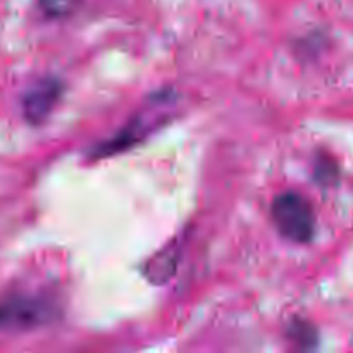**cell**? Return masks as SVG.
<instances>
[{
	"instance_id": "obj_1",
	"label": "cell",
	"mask_w": 353,
	"mask_h": 353,
	"mask_svg": "<svg viewBox=\"0 0 353 353\" xmlns=\"http://www.w3.org/2000/svg\"><path fill=\"white\" fill-rule=\"evenodd\" d=\"M271 216L281 236L292 243L309 245L316 236V212L302 193L285 192L276 196Z\"/></svg>"
},
{
	"instance_id": "obj_2",
	"label": "cell",
	"mask_w": 353,
	"mask_h": 353,
	"mask_svg": "<svg viewBox=\"0 0 353 353\" xmlns=\"http://www.w3.org/2000/svg\"><path fill=\"white\" fill-rule=\"evenodd\" d=\"M57 310L45 296L16 295L0 302V330H31L50 323Z\"/></svg>"
},
{
	"instance_id": "obj_3",
	"label": "cell",
	"mask_w": 353,
	"mask_h": 353,
	"mask_svg": "<svg viewBox=\"0 0 353 353\" xmlns=\"http://www.w3.org/2000/svg\"><path fill=\"white\" fill-rule=\"evenodd\" d=\"M62 85L59 79L43 78L38 79L26 92L23 100L24 117L31 124H41L52 114L54 107L61 99Z\"/></svg>"
},
{
	"instance_id": "obj_4",
	"label": "cell",
	"mask_w": 353,
	"mask_h": 353,
	"mask_svg": "<svg viewBox=\"0 0 353 353\" xmlns=\"http://www.w3.org/2000/svg\"><path fill=\"white\" fill-rule=\"evenodd\" d=\"M159 105H161V103H159ZM159 105H155V109H157ZM155 109H148L145 110V112L138 114V116L124 128L123 133L116 134V138H112L109 143H103L102 147L99 148V154L105 157V155L114 154V152H121L124 150V148L131 147V145H137L138 140L145 138L143 134L150 133L152 126H159V124H161V117L155 116Z\"/></svg>"
},
{
	"instance_id": "obj_5",
	"label": "cell",
	"mask_w": 353,
	"mask_h": 353,
	"mask_svg": "<svg viewBox=\"0 0 353 353\" xmlns=\"http://www.w3.org/2000/svg\"><path fill=\"white\" fill-rule=\"evenodd\" d=\"M286 341L290 353H317L321 334L316 324L303 317H295L286 326Z\"/></svg>"
},
{
	"instance_id": "obj_6",
	"label": "cell",
	"mask_w": 353,
	"mask_h": 353,
	"mask_svg": "<svg viewBox=\"0 0 353 353\" xmlns=\"http://www.w3.org/2000/svg\"><path fill=\"white\" fill-rule=\"evenodd\" d=\"M341 171L338 162L330 154H319L314 164V179L323 188H333L340 183Z\"/></svg>"
},
{
	"instance_id": "obj_7",
	"label": "cell",
	"mask_w": 353,
	"mask_h": 353,
	"mask_svg": "<svg viewBox=\"0 0 353 353\" xmlns=\"http://www.w3.org/2000/svg\"><path fill=\"white\" fill-rule=\"evenodd\" d=\"M176 265H178V255H176L174 247H172L169 248V250L161 252V257H155L154 261L150 262V268H148L147 276H150V278H157L155 279L157 283H164L171 278Z\"/></svg>"
},
{
	"instance_id": "obj_8",
	"label": "cell",
	"mask_w": 353,
	"mask_h": 353,
	"mask_svg": "<svg viewBox=\"0 0 353 353\" xmlns=\"http://www.w3.org/2000/svg\"><path fill=\"white\" fill-rule=\"evenodd\" d=\"M81 0H38L41 12L52 19L69 17L79 7Z\"/></svg>"
}]
</instances>
